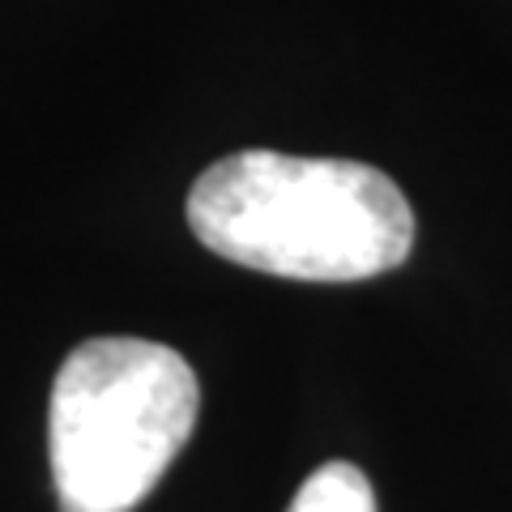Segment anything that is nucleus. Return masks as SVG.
Returning a JSON list of instances; mask_svg holds the SVG:
<instances>
[{
    "label": "nucleus",
    "instance_id": "nucleus-1",
    "mask_svg": "<svg viewBox=\"0 0 512 512\" xmlns=\"http://www.w3.org/2000/svg\"><path fill=\"white\" fill-rule=\"evenodd\" d=\"M188 227L222 261L295 282H363L414 248V210L389 175L350 158L239 150L201 171Z\"/></svg>",
    "mask_w": 512,
    "mask_h": 512
},
{
    "label": "nucleus",
    "instance_id": "nucleus-2",
    "mask_svg": "<svg viewBox=\"0 0 512 512\" xmlns=\"http://www.w3.org/2000/svg\"><path fill=\"white\" fill-rule=\"evenodd\" d=\"M201 384L180 350L146 338H90L60 363L47 453L60 512H133L180 457Z\"/></svg>",
    "mask_w": 512,
    "mask_h": 512
},
{
    "label": "nucleus",
    "instance_id": "nucleus-3",
    "mask_svg": "<svg viewBox=\"0 0 512 512\" xmlns=\"http://www.w3.org/2000/svg\"><path fill=\"white\" fill-rule=\"evenodd\" d=\"M286 512H376V491L359 466L329 461L303 478Z\"/></svg>",
    "mask_w": 512,
    "mask_h": 512
}]
</instances>
